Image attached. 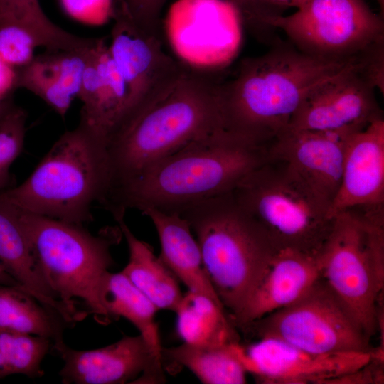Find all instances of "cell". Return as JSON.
I'll return each mask as SVG.
<instances>
[{
    "label": "cell",
    "mask_w": 384,
    "mask_h": 384,
    "mask_svg": "<svg viewBox=\"0 0 384 384\" xmlns=\"http://www.w3.org/2000/svg\"><path fill=\"white\" fill-rule=\"evenodd\" d=\"M354 60L311 56L276 38L264 54L244 58L235 78L218 82L222 128L268 146L306 96Z\"/></svg>",
    "instance_id": "6da1fadb"
},
{
    "label": "cell",
    "mask_w": 384,
    "mask_h": 384,
    "mask_svg": "<svg viewBox=\"0 0 384 384\" xmlns=\"http://www.w3.org/2000/svg\"><path fill=\"white\" fill-rule=\"evenodd\" d=\"M267 159V146L219 128L146 168L102 206L116 220L128 209L178 213L230 193Z\"/></svg>",
    "instance_id": "7a4b0ae2"
},
{
    "label": "cell",
    "mask_w": 384,
    "mask_h": 384,
    "mask_svg": "<svg viewBox=\"0 0 384 384\" xmlns=\"http://www.w3.org/2000/svg\"><path fill=\"white\" fill-rule=\"evenodd\" d=\"M217 86L203 71L184 65L122 120L106 145L109 186L103 202L151 165L222 128Z\"/></svg>",
    "instance_id": "3957f363"
},
{
    "label": "cell",
    "mask_w": 384,
    "mask_h": 384,
    "mask_svg": "<svg viewBox=\"0 0 384 384\" xmlns=\"http://www.w3.org/2000/svg\"><path fill=\"white\" fill-rule=\"evenodd\" d=\"M109 186L106 144L80 124L67 131L19 186L0 192L17 208L82 225Z\"/></svg>",
    "instance_id": "277c9868"
},
{
    "label": "cell",
    "mask_w": 384,
    "mask_h": 384,
    "mask_svg": "<svg viewBox=\"0 0 384 384\" xmlns=\"http://www.w3.org/2000/svg\"><path fill=\"white\" fill-rule=\"evenodd\" d=\"M198 244L206 274L233 322L242 313L276 252L230 192L178 213Z\"/></svg>",
    "instance_id": "5b68a950"
},
{
    "label": "cell",
    "mask_w": 384,
    "mask_h": 384,
    "mask_svg": "<svg viewBox=\"0 0 384 384\" xmlns=\"http://www.w3.org/2000/svg\"><path fill=\"white\" fill-rule=\"evenodd\" d=\"M16 209L38 266L58 299L78 321L86 315L78 308L82 304L99 323L109 324L100 292L114 262L111 247L122 236L119 226L93 235L81 225Z\"/></svg>",
    "instance_id": "8992f818"
},
{
    "label": "cell",
    "mask_w": 384,
    "mask_h": 384,
    "mask_svg": "<svg viewBox=\"0 0 384 384\" xmlns=\"http://www.w3.org/2000/svg\"><path fill=\"white\" fill-rule=\"evenodd\" d=\"M317 258L323 279L373 336L384 282V205L336 214Z\"/></svg>",
    "instance_id": "52a82bcc"
},
{
    "label": "cell",
    "mask_w": 384,
    "mask_h": 384,
    "mask_svg": "<svg viewBox=\"0 0 384 384\" xmlns=\"http://www.w3.org/2000/svg\"><path fill=\"white\" fill-rule=\"evenodd\" d=\"M230 193L276 252L317 255L330 234L328 209L278 160L267 157Z\"/></svg>",
    "instance_id": "ba28073f"
},
{
    "label": "cell",
    "mask_w": 384,
    "mask_h": 384,
    "mask_svg": "<svg viewBox=\"0 0 384 384\" xmlns=\"http://www.w3.org/2000/svg\"><path fill=\"white\" fill-rule=\"evenodd\" d=\"M241 330L318 353L372 352L369 337L321 277L294 303Z\"/></svg>",
    "instance_id": "9c48e42d"
},
{
    "label": "cell",
    "mask_w": 384,
    "mask_h": 384,
    "mask_svg": "<svg viewBox=\"0 0 384 384\" xmlns=\"http://www.w3.org/2000/svg\"><path fill=\"white\" fill-rule=\"evenodd\" d=\"M273 28L300 51L329 60L353 59L384 37L383 17L364 0H306L290 15L263 20L265 36Z\"/></svg>",
    "instance_id": "30bf717a"
},
{
    "label": "cell",
    "mask_w": 384,
    "mask_h": 384,
    "mask_svg": "<svg viewBox=\"0 0 384 384\" xmlns=\"http://www.w3.org/2000/svg\"><path fill=\"white\" fill-rule=\"evenodd\" d=\"M242 23L240 10L228 0H176L164 26L176 59L203 72L222 68L235 58Z\"/></svg>",
    "instance_id": "8fae6325"
},
{
    "label": "cell",
    "mask_w": 384,
    "mask_h": 384,
    "mask_svg": "<svg viewBox=\"0 0 384 384\" xmlns=\"http://www.w3.org/2000/svg\"><path fill=\"white\" fill-rule=\"evenodd\" d=\"M375 90L358 71L355 59L306 96L287 128L346 138L383 117Z\"/></svg>",
    "instance_id": "7c38bea8"
},
{
    "label": "cell",
    "mask_w": 384,
    "mask_h": 384,
    "mask_svg": "<svg viewBox=\"0 0 384 384\" xmlns=\"http://www.w3.org/2000/svg\"><path fill=\"white\" fill-rule=\"evenodd\" d=\"M258 338L247 346L239 343L237 350L247 372L262 383H336L367 366L375 351L318 353L278 338Z\"/></svg>",
    "instance_id": "4fadbf2b"
},
{
    "label": "cell",
    "mask_w": 384,
    "mask_h": 384,
    "mask_svg": "<svg viewBox=\"0 0 384 384\" xmlns=\"http://www.w3.org/2000/svg\"><path fill=\"white\" fill-rule=\"evenodd\" d=\"M112 18L108 48L128 93L123 119L178 75L184 65L164 51L160 36L140 28L120 8L114 6Z\"/></svg>",
    "instance_id": "5bb4252c"
},
{
    "label": "cell",
    "mask_w": 384,
    "mask_h": 384,
    "mask_svg": "<svg viewBox=\"0 0 384 384\" xmlns=\"http://www.w3.org/2000/svg\"><path fill=\"white\" fill-rule=\"evenodd\" d=\"M64 365V384L162 383L163 364L153 355L144 338L126 336L107 346L87 351L70 348L63 341L52 344Z\"/></svg>",
    "instance_id": "9a60e30c"
},
{
    "label": "cell",
    "mask_w": 384,
    "mask_h": 384,
    "mask_svg": "<svg viewBox=\"0 0 384 384\" xmlns=\"http://www.w3.org/2000/svg\"><path fill=\"white\" fill-rule=\"evenodd\" d=\"M346 139L287 128L268 145L267 157L281 161L329 211L341 181Z\"/></svg>",
    "instance_id": "2e32d148"
},
{
    "label": "cell",
    "mask_w": 384,
    "mask_h": 384,
    "mask_svg": "<svg viewBox=\"0 0 384 384\" xmlns=\"http://www.w3.org/2000/svg\"><path fill=\"white\" fill-rule=\"evenodd\" d=\"M384 205V119L346 137L342 176L328 211L336 214L354 208Z\"/></svg>",
    "instance_id": "e0dca14e"
},
{
    "label": "cell",
    "mask_w": 384,
    "mask_h": 384,
    "mask_svg": "<svg viewBox=\"0 0 384 384\" xmlns=\"http://www.w3.org/2000/svg\"><path fill=\"white\" fill-rule=\"evenodd\" d=\"M78 97L82 104L79 124L107 137L124 113L127 90L105 38H98L87 53Z\"/></svg>",
    "instance_id": "ac0fdd59"
},
{
    "label": "cell",
    "mask_w": 384,
    "mask_h": 384,
    "mask_svg": "<svg viewBox=\"0 0 384 384\" xmlns=\"http://www.w3.org/2000/svg\"><path fill=\"white\" fill-rule=\"evenodd\" d=\"M321 278L317 255L291 249L276 252L234 325L242 329L294 303Z\"/></svg>",
    "instance_id": "d6986e66"
},
{
    "label": "cell",
    "mask_w": 384,
    "mask_h": 384,
    "mask_svg": "<svg viewBox=\"0 0 384 384\" xmlns=\"http://www.w3.org/2000/svg\"><path fill=\"white\" fill-rule=\"evenodd\" d=\"M0 264L18 284L59 314L69 324L78 321L47 283L16 208L0 198Z\"/></svg>",
    "instance_id": "ffe728a7"
},
{
    "label": "cell",
    "mask_w": 384,
    "mask_h": 384,
    "mask_svg": "<svg viewBox=\"0 0 384 384\" xmlns=\"http://www.w3.org/2000/svg\"><path fill=\"white\" fill-rule=\"evenodd\" d=\"M142 213L151 220L156 230L161 244L159 257L176 278L189 291L223 306L206 274L198 244L188 221L178 213L152 208Z\"/></svg>",
    "instance_id": "44dd1931"
},
{
    "label": "cell",
    "mask_w": 384,
    "mask_h": 384,
    "mask_svg": "<svg viewBox=\"0 0 384 384\" xmlns=\"http://www.w3.org/2000/svg\"><path fill=\"white\" fill-rule=\"evenodd\" d=\"M117 223L129 249V260L122 273L158 309L175 312L183 297L178 279L153 248L134 235L124 218Z\"/></svg>",
    "instance_id": "7402d4cb"
},
{
    "label": "cell",
    "mask_w": 384,
    "mask_h": 384,
    "mask_svg": "<svg viewBox=\"0 0 384 384\" xmlns=\"http://www.w3.org/2000/svg\"><path fill=\"white\" fill-rule=\"evenodd\" d=\"M100 298L110 321L123 317L139 331L154 357L162 363L156 306L122 273L108 272L102 282ZM163 364V363H162Z\"/></svg>",
    "instance_id": "603a6c76"
},
{
    "label": "cell",
    "mask_w": 384,
    "mask_h": 384,
    "mask_svg": "<svg viewBox=\"0 0 384 384\" xmlns=\"http://www.w3.org/2000/svg\"><path fill=\"white\" fill-rule=\"evenodd\" d=\"M177 331L185 343L220 346L240 342L237 328L222 305L188 291L175 311Z\"/></svg>",
    "instance_id": "cb8c5ba5"
},
{
    "label": "cell",
    "mask_w": 384,
    "mask_h": 384,
    "mask_svg": "<svg viewBox=\"0 0 384 384\" xmlns=\"http://www.w3.org/2000/svg\"><path fill=\"white\" fill-rule=\"evenodd\" d=\"M239 343L201 346L184 342L178 346L162 348L163 366L170 361L186 367L205 384L246 383L247 372L237 351Z\"/></svg>",
    "instance_id": "d4e9b609"
},
{
    "label": "cell",
    "mask_w": 384,
    "mask_h": 384,
    "mask_svg": "<svg viewBox=\"0 0 384 384\" xmlns=\"http://www.w3.org/2000/svg\"><path fill=\"white\" fill-rule=\"evenodd\" d=\"M69 324L18 285L0 284V329L63 341Z\"/></svg>",
    "instance_id": "484cf974"
},
{
    "label": "cell",
    "mask_w": 384,
    "mask_h": 384,
    "mask_svg": "<svg viewBox=\"0 0 384 384\" xmlns=\"http://www.w3.org/2000/svg\"><path fill=\"white\" fill-rule=\"evenodd\" d=\"M14 23L26 27L48 51L81 50L90 38L78 36L52 22L39 0H0V24Z\"/></svg>",
    "instance_id": "4316f807"
},
{
    "label": "cell",
    "mask_w": 384,
    "mask_h": 384,
    "mask_svg": "<svg viewBox=\"0 0 384 384\" xmlns=\"http://www.w3.org/2000/svg\"><path fill=\"white\" fill-rule=\"evenodd\" d=\"M52 344L46 337L0 329V379L14 374L43 375L41 365Z\"/></svg>",
    "instance_id": "83f0119b"
},
{
    "label": "cell",
    "mask_w": 384,
    "mask_h": 384,
    "mask_svg": "<svg viewBox=\"0 0 384 384\" xmlns=\"http://www.w3.org/2000/svg\"><path fill=\"white\" fill-rule=\"evenodd\" d=\"M17 70V88H24L40 97L63 118L74 97L64 88L50 51L35 55Z\"/></svg>",
    "instance_id": "f1b7e54d"
},
{
    "label": "cell",
    "mask_w": 384,
    "mask_h": 384,
    "mask_svg": "<svg viewBox=\"0 0 384 384\" xmlns=\"http://www.w3.org/2000/svg\"><path fill=\"white\" fill-rule=\"evenodd\" d=\"M26 118L23 108L11 105L0 119V192L9 188L11 166L22 151Z\"/></svg>",
    "instance_id": "f546056e"
},
{
    "label": "cell",
    "mask_w": 384,
    "mask_h": 384,
    "mask_svg": "<svg viewBox=\"0 0 384 384\" xmlns=\"http://www.w3.org/2000/svg\"><path fill=\"white\" fill-rule=\"evenodd\" d=\"M38 46L39 41L26 27L14 23L0 24V58L13 68L28 64Z\"/></svg>",
    "instance_id": "4dcf8cb0"
},
{
    "label": "cell",
    "mask_w": 384,
    "mask_h": 384,
    "mask_svg": "<svg viewBox=\"0 0 384 384\" xmlns=\"http://www.w3.org/2000/svg\"><path fill=\"white\" fill-rule=\"evenodd\" d=\"M166 1L114 0V5L122 9L140 28L160 36V15Z\"/></svg>",
    "instance_id": "1f68e13d"
},
{
    "label": "cell",
    "mask_w": 384,
    "mask_h": 384,
    "mask_svg": "<svg viewBox=\"0 0 384 384\" xmlns=\"http://www.w3.org/2000/svg\"><path fill=\"white\" fill-rule=\"evenodd\" d=\"M356 63L361 75L383 94L384 37L377 39L358 53Z\"/></svg>",
    "instance_id": "d6a6232c"
},
{
    "label": "cell",
    "mask_w": 384,
    "mask_h": 384,
    "mask_svg": "<svg viewBox=\"0 0 384 384\" xmlns=\"http://www.w3.org/2000/svg\"><path fill=\"white\" fill-rule=\"evenodd\" d=\"M62 5L70 16L87 17L102 23L112 18L114 11V0H61Z\"/></svg>",
    "instance_id": "836d02e7"
},
{
    "label": "cell",
    "mask_w": 384,
    "mask_h": 384,
    "mask_svg": "<svg viewBox=\"0 0 384 384\" xmlns=\"http://www.w3.org/2000/svg\"><path fill=\"white\" fill-rule=\"evenodd\" d=\"M16 83L17 70L0 58V100L9 99Z\"/></svg>",
    "instance_id": "e575fe53"
},
{
    "label": "cell",
    "mask_w": 384,
    "mask_h": 384,
    "mask_svg": "<svg viewBox=\"0 0 384 384\" xmlns=\"http://www.w3.org/2000/svg\"><path fill=\"white\" fill-rule=\"evenodd\" d=\"M0 284L18 285L14 279L4 270L0 264Z\"/></svg>",
    "instance_id": "d590c367"
},
{
    "label": "cell",
    "mask_w": 384,
    "mask_h": 384,
    "mask_svg": "<svg viewBox=\"0 0 384 384\" xmlns=\"http://www.w3.org/2000/svg\"><path fill=\"white\" fill-rule=\"evenodd\" d=\"M228 1L232 2L238 8L242 16L247 8V0H228Z\"/></svg>",
    "instance_id": "8d00e7d4"
},
{
    "label": "cell",
    "mask_w": 384,
    "mask_h": 384,
    "mask_svg": "<svg viewBox=\"0 0 384 384\" xmlns=\"http://www.w3.org/2000/svg\"><path fill=\"white\" fill-rule=\"evenodd\" d=\"M0 100V119L5 114L7 110L13 105L10 100Z\"/></svg>",
    "instance_id": "74e56055"
},
{
    "label": "cell",
    "mask_w": 384,
    "mask_h": 384,
    "mask_svg": "<svg viewBox=\"0 0 384 384\" xmlns=\"http://www.w3.org/2000/svg\"><path fill=\"white\" fill-rule=\"evenodd\" d=\"M379 6H380V9L382 11V15L383 16V10H384V0H376Z\"/></svg>",
    "instance_id": "f35d334b"
}]
</instances>
